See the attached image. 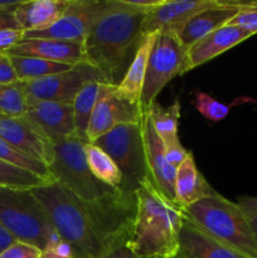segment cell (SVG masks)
<instances>
[{"label":"cell","mask_w":257,"mask_h":258,"mask_svg":"<svg viewBox=\"0 0 257 258\" xmlns=\"http://www.w3.org/2000/svg\"><path fill=\"white\" fill-rule=\"evenodd\" d=\"M185 217L214 238L257 258V239L241 207L219 193L199 199L183 209Z\"/></svg>","instance_id":"obj_4"},{"label":"cell","mask_w":257,"mask_h":258,"mask_svg":"<svg viewBox=\"0 0 257 258\" xmlns=\"http://www.w3.org/2000/svg\"><path fill=\"white\" fill-rule=\"evenodd\" d=\"M0 224L18 241L50 251L62 241L29 189L0 186Z\"/></svg>","instance_id":"obj_5"},{"label":"cell","mask_w":257,"mask_h":258,"mask_svg":"<svg viewBox=\"0 0 257 258\" xmlns=\"http://www.w3.org/2000/svg\"><path fill=\"white\" fill-rule=\"evenodd\" d=\"M73 0H22L14 18L23 32L42 30L54 24Z\"/></svg>","instance_id":"obj_20"},{"label":"cell","mask_w":257,"mask_h":258,"mask_svg":"<svg viewBox=\"0 0 257 258\" xmlns=\"http://www.w3.org/2000/svg\"><path fill=\"white\" fill-rule=\"evenodd\" d=\"M247 218H248L249 226H251L252 232H253L254 237L257 239V214L256 216H247Z\"/></svg>","instance_id":"obj_41"},{"label":"cell","mask_w":257,"mask_h":258,"mask_svg":"<svg viewBox=\"0 0 257 258\" xmlns=\"http://www.w3.org/2000/svg\"><path fill=\"white\" fill-rule=\"evenodd\" d=\"M246 216H256L257 214V197H239L237 202Z\"/></svg>","instance_id":"obj_36"},{"label":"cell","mask_w":257,"mask_h":258,"mask_svg":"<svg viewBox=\"0 0 257 258\" xmlns=\"http://www.w3.org/2000/svg\"><path fill=\"white\" fill-rule=\"evenodd\" d=\"M102 81L95 80L86 83L78 95L76 96L73 101V115H75V126L76 134L80 138L87 140L88 123H90L91 116H92L93 108H95L96 102L100 97L101 88H102ZM88 141V140H87Z\"/></svg>","instance_id":"obj_24"},{"label":"cell","mask_w":257,"mask_h":258,"mask_svg":"<svg viewBox=\"0 0 257 258\" xmlns=\"http://www.w3.org/2000/svg\"><path fill=\"white\" fill-rule=\"evenodd\" d=\"M49 183H53V180H48V179L35 175L24 169L17 168V166L5 163L0 159V186L32 190L37 186H42Z\"/></svg>","instance_id":"obj_27"},{"label":"cell","mask_w":257,"mask_h":258,"mask_svg":"<svg viewBox=\"0 0 257 258\" xmlns=\"http://www.w3.org/2000/svg\"><path fill=\"white\" fill-rule=\"evenodd\" d=\"M108 8L83 42L86 63L100 72L103 82L117 86L127 71L143 35L148 13L133 9L122 0H107Z\"/></svg>","instance_id":"obj_1"},{"label":"cell","mask_w":257,"mask_h":258,"mask_svg":"<svg viewBox=\"0 0 257 258\" xmlns=\"http://www.w3.org/2000/svg\"><path fill=\"white\" fill-rule=\"evenodd\" d=\"M24 117L42 128L52 140L68 138L76 134L72 105L53 101L28 100Z\"/></svg>","instance_id":"obj_16"},{"label":"cell","mask_w":257,"mask_h":258,"mask_svg":"<svg viewBox=\"0 0 257 258\" xmlns=\"http://www.w3.org/2000/svg\"><path fill=\"white\" fill-rule=\"evenodd\" d=\"M98 148L111 156L122 174L120 189L135 193L145 179H148L140 118L136 122L116 126L95 141Z\"/></svg>","instance_id":"obj_8"},{"label":"cell","mask_w":257,"mask_h":258,"mask_svg":"<svg viewBox=\"0 0 257 258\" xmlns=\"http://www.w3.org/2000/svg\"><path fill=\"white\" fill-rule=\"evenodd\" d=\"M239 12L228 23L251 35L257 33V2H238Z\"/></svg>","instance_id":"obj_31"},{"label":"cell","mask_w":257,"mask_h":258,"mask_svg":"<svg viewBox=\"0 0 257 258\" xmlns=\"http://www.w3.org/2000/svg\"><path fill=\"white\" fill-rule=\"evenodd\" d=\"M174 188H175L176 206L181 209L188 208L199 199L213 196L216 193V190L207 183L204 176L197 168L191 151L183 164L176 169Z\"/></svg>","instance_id":"obj_22"},{"label":"cell","mask_w":257,"mask_h":258,"mask_svg":"<svg viewBox=\"0 0 257 258\" xmlns=\"http://www.w3.org/2000/svg\"><path fill=\"white\" fill-rule=\"evenodd\" d=\"M251 37L252 35L249 33L244 32L241 28L229 24L209 33L208 35L199 39L186 50L188 71L194 70L198 66L209 62L213 58L218 57L219 54L227 52L234 45L244 42Z\"/></svg>","instance_id":"obj_18"},{"label":"cell","mask_w":257,"mask_h":258,"mask_svg":"<svg viewBox=\"0 0 257 258\" xmlns=\"http://www.w3.org/2000/svg\"><path fill=\"white\" fill-rule=\"evenodd\" d=\"M136 218L127 246L140 258H175L185 213L166 202L145 179L135 191Z\"/></svg>","instance_id":"obj_2"},{"label":"cell","mask_w":257,"mask_h":258,"mask_svg":"<svg viewBox=\"0 0 257 258\" xmlns=\"http://www.w3.org/2000/svg\"><path fill=\"white\" fill-rule=\"evenodd\" d=\"M95 80L103 82L100 72L96 68L88 63H81L71 68L70 71L47 76L39 80L27 81L23 82V85H24L27 100L53 101V102L73 105V101L81 88L87 82Z\"/></svg>","instance_id":"obj_10"},{"label":"cell","mask_w":257,"mask_h":258,"mask_svg":"<svg viewBox=\"0 0 257 258\" xmlns=\"http://www.w3.org/2000/svg\"><path fill=\"white\" fill-rule=\"evenodd\" d=\"M22 0H0V10L14 12L15 8L20 4Z\"/></svg>","instance_id":"obj_40"},{"label":"cell","mask_w":257,"mask_h":258,"mask_svg":"<svg viewBox=\"0 0 257 258\" xmlns=\"http://www.w3.org/2000/svg\"><path fill=\"white\" fill-rule=\"evenodd\" d=\"M43 252L38 247L17 241L0 253V258H39Z\"/></svg>","instance_id":"obj_32"},{"label":"cell","mask_w":257,"mask_h":258,"mask_svg":"<svg viewBox=\"0 0 257 258\" xmlns=\"http://www.w3.org/2000/svg\"><path fill=\"white\" fill-rule=\"evenodd\" d=\"M0 139L49 166L54 159V143L28 118L0 113Z\"/></svg>","instance_id":"obj_12"},{"label":"cell","mask_w":257,"mask_h":258,"mask_svg":"<svg viewBox=\"0 0 257 258\" xmlns=\"http://www.w3.org/2000/svg\"><path fill=\"white\" fill-rule=\"evenodd\" d=\"M0 159L5 161V163L17 166V168L24 169V170L35 174V175H39L42 178L48 179V180L55 181L54 178L50 175L49 169H48L45 164L30 158L29 155L18 150L17 148L5 143L2 139H0Z\"/></svg>","instance_id":"obj_29"},{"label":"cell","mask_w":257,"mask_h":258,"mask_svg":"<svg viewBox=\"0 0 257 258\" xmlns=\"http://www.w3.org/2000/svg\"><path fill=\"white\" fill-rule=\"evenodd\" d=\"M102 258H140L127 244L120 246L117 248H113L108 251Z\"/></svg>","instance_id":"obj_37"},{"label":"cell","mask_w":257,"mask_h":258,"mask_svg":"<svg viewBox=\"0 0 257 258\" xmlns=\"http://www.w3.org/2000/svg\"><path fill=\"white\" fill-rule=\"evenodd\" d=\"M86 160L92 175L105 185L112 189L120 188L122 184V174L108 154L96 144L87 143L85 145Z\"/></svg>","instance_id":"obj_23"},{"label":"cell","mask_w":257,"mask_h":258,"mask_svg":"<svg viewBox=\"0 0 257 258\" xmlns=\"http://www.w3.org/2000/svg\"><path fill=\"white\" fill-rule=\"evenodd\" d=\"M9 55L35 57L50 62L66 63L77 66L86 63V54L83 44L81 43L62 42V40L33 38L23 39L8 52Z\"/></svg>","instance_id":"obj_17"},{"label":"cell","mask_w":257,"mask_h":258,"mask_svg":"<svg viewBox=\"0 0 257 258\" xmlns=\"http://www.w3.org/2000/svg\"><path fill=\"white\" fill-rule=\"evenodd\" d=\"M39 258H67V257H60V256H57V254L52 253V252H43L42 256Z\"/></svg>","instance_id":"obj_42"},{"label":"cell","mask_w":257,"mask_h":258,"mask_svg":"<svg viewBox=\"0 0 257 258\" xmlns=\"http://www.w3.org/2000/svg\"><path fill=\"white\" fill-rule=\"evenodd\" d=\"M140 126L148 179L166 202L178 207L174 188L176 169H174L166 160L164 144L156 134L148 112L140 111Z\"/></svg>","instance_id":"obj_11"},{"label":"cell","mask_w":257,"mask_h":258,"mask_svg":"<svg viewBox=\"0 0 257 258\" xmlns=\"http://www.w3.org/2000/svg\"><path fill=\"white\" fill-rule=\"evenodd\" d=\"M151 123L164 145L180 140L178 135V125L180 118V101L176 100L173 105L164 107L154 102L148 111Z\"/></svg>","instance_id":"obj_26"},{"label":"cell","mask_w":257,"mask_h":258,"mask_svg":"<svg viewBox=\"0 0 257 258\" xmlns=\"http://www.w3.org/2000/svg\"><path fill=\"white\" fill-rule=\"evenodd\" d=\"M10 60H12L18 81H22V82L39 80L47 76L70 71L71 68L75 67L66 63L50 62L42 58L22 57V55H10Z\"/></svg>","instance_id":"obj_25"},{"label":"cell","mask_w":257,"mask_h":258,"mask_svg":"<svg viewBox=\"0 0 257 258\" xmlns=\"http://www.w3.org/2000/svg\"><path fill=\"white\" fill-rule=\"evenodd\" d=\"M28 100L23 82L0 83V113L23 117L27 112Z\"/></svg>","instance_id":"obj_28"},{"label":"cell","mask_w":257,"mask_h":258,"mask_svg":"<svg viewBox=\"0 0 257 258\" xmlns=\"http://www.w3.org/2000/svg\"><path fill=\"white\" fill-rule=\"evenodd\" d=\"M13 82H18V78L13 68L10 55L7 53H0V83Z\"/></svg>","instance_id":"obj_35"},{"label":"cell","mask_w":257,"mask_h":258,"mask_svg":"<svg viewBox=\"0 0 257 258\" xmlns=\"http://www.w3.org/2000/svg\"><path fill=\"white\" fill-rule=\"evenodd\" d=\"M24 32L22 29H2L0 30V53H7L13 47L22 42Z\"/></svg>","instance_id":"obj_34"},{"label":"cell","mask_w":257,"mask_h":258,"mask_svg":"<svg viewBox=\"0 0 257 258\" xmlns=\"http://www.w3.org/2000/svg\"><path fill=\"white\" fill-rule=\"evenodd\" d=\"M185 72H188V54L178 33L170 30L158 33L146 66L139 110L148 112L163 88Z\"/></svg>","instance_id":"obj_7"},{"label":"cell","mask_w":257,"mask_h":258,"mask_svg":"<svg viewBox=\"0 0 257 258\" xmlns=\"http://www.w3.org/2000/svg\"><path fill=\"white\" fill-rule=\"evenodd\" d=\"M156 37H158V33H151V34L145 35L141 39L127 71L123 75L121 82L116 86V95L134 106H139L144 80H145L149 55L153 49Z\"/></svg>","instance_id":"obj_21"},{"label":"cell","mask_w":257,"mask_h":258,"mask_svg":"<svg viewBox=\"0 0 257 258\" xmlns=\"http://www.w3.org/2000/svg\"><path fill=\"white\" fill-rule=\"evenodd\" d=\"M2 29H20L14 18V12L0 10V30Z\"/></svg>","instance_id":"obj_38"},{"label":"cell","mask_w":257,"mask_h":258,"mask_svg":"<svg viewBox=\"0 0 257 258\" xmlns=\"http://www.w3.org/2000/svg\"><path fill=\"white\" fill-rule=\"evenodd\" d=\"M219 0H164L146 14L143 35L165 30L180 33L184 25L201 12L217 7Z\"/></svg>","instance_id":"obj_14"},{"label":"cell","mask_w":257,"mask_h":258,"mask_svg":"<svg viewBox=\"0 0 257 258\" xmlns=\"http://www.w3.org/2000/svg\"><path fill=\"white\" fill-rule=\"evenodd\" d=\"M107 8V0L106 2L73 0L70 8L65 12V14L54 24L42 30L24 32L23 39L47 38V39L83 44L93 25L102 17Z\"/></svg>","instance_id":"obj_9"},{"label":"cell","mask_w":257,"mask_h":258,"mask_svg":"<svg viewBox=\"0 0 257 258\" xmlns=\"http://www.w3.org/2000/svg\"><path fill=\"white\" fill-rule=\"evenodd\" d=\"M175 258H251L234 247L214 238L191 223L184 221L179 234V252Z\"/></svg>","instance_id":"obj_15"},{"label":"cell","mask_w":257,"mask_h":258,"mask_svg":"<svg viewBox=\"0 0 257 258\" xmlns=\"http://www.w3.org/2000/svg\"><path fill=\"white\" fill-rule=\"evenodd\" d=\"M58 236L70 244L75 258H102L106 248L87 203L58 181L32 189Z\"/></svg>","instance_id":"obj_3"},{"label":"cell","mask_w":257,"mask_h":258,"mask_svg":"<svg viewBox=\"0 0 257 258\" xmlns=\"http://www.w3.org/2000/svg\"><path fill=\"white\" fill-rule=\"evenodd\" d=\"M17 241L18 239L0 224V253L3 251H5L9 246H12L13 243H15Z\"/></svg>","instance_id":"obj_39"},{"label":"cell","mask_w":257,"mask_h":258,"mask_svg":"<svg viewBox=\"0 0 257 258\" xmlns=\"http://www.w3.org/2000/svg\"><path fill=\"white\" fill-rule=\"evenodd\" d=\"M165 149V156L168 163L173 166L174 169H178L179 166L183 164V161L188 158L190 151L186 150L183 145H181L180 140L174 141V143L166 144L164 145Z\"/></svg>","instance_id":"obj_33"},{"label":"cell","mask_w":257,"mask_h":258,"mask_svg":"<svg viewBox=\"0 0 257 258\" xmlns=\"http://www.w3.org/2000/svg\"><path fill=\"white\" fill-rule=\"evenodd\" d=\"M54 143V159L48 166L55 181L82 202H93L113 190L98 181L91 173L86 160L85 145L88 143L78 135L59 138Z\"/></svg>","instance_id":"obj_6"},{"label":"cell","mask_w":257,"mask_h":258,"mask_svg":"<svg viewBox=\"0 0 257 258\" xmlns=\"http://www.w3.org/2000/svg\"><path fill=\"white\" fill-rule=\"evenodd\" d=\"M193 103L197 111H199L202 116H204L208 120L214 121V122L224 120L231 111V106L219 102L211 95L202 92V91H197L194 93Z\"/></svg>","instance_id":"obj_30"},{"label":"cell","mask_w":257,"mask_h":258,"mask_svg":"<svg viewBox=\"0 0 257 258\" xmlns=\"http://www.w3.org/2000/svg\"><path fill=\"white\" fill-rule=\"evenodd\" d=\"M140 118L139 106H134L116 95V86L102 83L100 97L96 102L88 123V143H95L97 139L110 133L116 126L122 123L136 122Z\"/></svg>","instance_id":"obj_13"},{"label":"cell","mask_w":257,"mask_h":258,"mask_svg":"<svg viewBox=\"0 0 257 258\" xmlns=\"http://www.w3.org/2000/svg\"><path fill=\"white\" fill-rule=\"evenodd\" d=\"M239 12L238 2L219 0L217 7L201 12L191 18L179 33V39L186 50L209 33L228 24Z\"/></svg>","instance_id":"obj_19"}]
</instances>
